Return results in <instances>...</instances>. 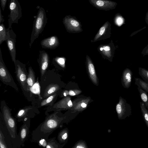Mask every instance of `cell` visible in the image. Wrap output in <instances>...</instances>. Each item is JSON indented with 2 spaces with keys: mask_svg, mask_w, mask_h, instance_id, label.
Instances as JSON below:
<instances>
[{
  "mask_svg": "<svg viewBox=\"0 0 148 148\" xmlns=\"http://www.w3.org/2000/svg\"><path fill=\"white\" fill-rule=\"evenodd\" d=\"M55 95V94H54L52 95H51L46 99L43 100L40 104L41 106H43L50 103L54 98Z\"/></svg>",
  "mask_w": 148,
  "mask_h": 148,
  "instance_id": "cell-24",
  "label": "cell"
},
{
  "mask_svg": "<svg viewBox=\"0 0 148 148\" xmlns=\"http://www.w3.org/2000/svg\"><path fill=\"white\" fill-rule=\"evenodd\" d=\"M63 23L69 32L79 33L83 31L81 22L75 16H65L63 18Z\"/></svg>",
  "mask_w": 148,
  "mask_h": 148,
  "instance_id": "cell-5",
  "label": "cell"
},
{
  "mask_svg": "<svg viewBox=\"0 0 148 148\" xmlns=\"http://www.w3.org/2000/svg\"><path fill=\"white\" fill-rule=\"evenodd\" d=\"M40 144L44 147H45L46 145V143L45 140L44 139H42L40 140Z\"/></svg>",
  "mask_w": 148,
  "mask_h": 148,
  "instance_id": "cell-32",
  "label": "cell"
},
{
  "mask_svg": "<svg viewBox=\"0 0 148 148\" xmlns=\"http://www.w3.org/2000/svg\"><path fill=\"white\" fill-rule=\"evenodd\" d=\"M111 25L110 23L107 21L100 27L97 33L94 37L93 41H97L107 32L110 30Z\"/></svg>",
  "mask_w": 148,
  "mask_h": 148,
  "instance_id": "cell-14",
  "label": "cell"
},
{
  "mask_svg": "<svg viewBox=\"0 0 148 148\" xmlns=\"http://www.w3.org/2000/svg\"><path fill=\"white\" fill-rule=\"evenodd\" d=\"M38 62L41 77L45 73L49 64V58L48 53L44 51H40Z\"/></svg>",
  "mask_w": 148,
  "mask_h": 148,
  "instance_id": "cell-9",
  "label": "cell"
},
{
  "mask_svg": "<svg viewBox=\"0 0 148 148\" xmlns=\"http://www.w3.org/2000/svg\"><path fill=\"white\" fill-rule=\"evenodd\" d=\"M146 108H147V110H148V106H147Z\"/></svg>",
  "mask_w": 148,
  "mask_h": 148,
  "instance_id": "cell-42",
  "label": "cell"
},
{
  "mask_svg": "<svg viewBox=\"0 0 148 148\" xmlns=\"http://www.w3.org/2000/svg\"><path fill=\"white\" fill-rule=\"evenodd\" d=\"M57 125V121L54 118L50 117L45 121L44 127L46 129H53L56 128Z\"/></svg>",
  "mask_w": 148,
  "mask_h": 148,
  "instance_id": "cell-16",
  "label": "cell"
},
{
  "mask_svg": "<svg viewBox=\"0 0 148 148\" xmlns=\"http://www.w3.org/2000/svg\"><path fill=\"white\" fill-rule=\"evenodd\" d=\"M24 112L25 111L23 110H20L18 113V116H21L23 114Z\"/></svg>",
  "mask_w": 148,
  "mask_h": 148,
  "instance_id": "cell-33",
  "label": "cell"
},
{
  "mask_svg": "<svg viewBox=\"0 0 148 148\" xmlns=\"http://www.w3.org/2000/svg\"><path fill=\"white\" fill-rule=\"evenodd\" d=\"M116 20H115V22L117 25H119L122 24V19H121V18H116Z\"/></svg>",
  "mask_w": 148,
  "mask_h": 148,
  "instance_id": "cell-29",
  "label": "cell"
},
{
  "mask_svg": "<svg viewBox=\"0 0 148 148\" xmlns=\"http://www.w3.org/2000/svg\"><path fill=\"white\" fill-rule=\"evenodd\" d=\"M3 114L7 127L13 132H15V124L14 120L12 117L9 110L6 107H4L3 108Z\"/></svg>",
  "mask_w": 148,
  "mask_h": 148,
  "instance_id": "cell-12",
  "label": "cell"
},
{
  "mask_svg": "<svg viewBox=\"0 0 148 148\" xmlns=\"http://www.w3.org/2000/svg\"><path fill=\"white\" fill-rule=\"evenodd\" d=\"M36 81L35 73L32 66H29L28 68V72L27 79L28 87L30 88L34 84Z\"/></svg>",
  "mask_w": 148,
  "mask_h": 148,
  "instance_id": "cell-15",
  "label": "cell"
},
{
  "mask_svg": "<svg viewBox=\"0 0 148 148\" xmlns=\"http://www.w3.org/2000/svg\"><path fill=\"white\" fill-rule=\"evenodd\" d=\"M40 44L42 48L54 49L59 44V40L56 36H50L42 40Z\"/></svg>",
  "mask_w": 148,
  "mask_h": 148,
  "instance_id": "cell-10",
  "label": "cell"
},
{
  "mask_svg": "<svg viewBox=\"0 0 148 148\" xmlns=\"http://www.w3.org/2000/svg\"><path fill=\"white\" fill-rule=\"evenodd\" d=\"M27 130L25 128H23L21 130V136L22 139H24L26 137Z\"/></svg>",
  "mask_w": 148,
  "mask_h": 148,
  "instance_id": "cell-26",
  "label": "cell"
},
{
  "mask_svg": "<svg viewBox=\"0 0 148 148\" xmlns=\"http://www.w3.org/2000/svg\"><path fill=\"white\" fill-rule=\"evenodd\" d=\"M15 66L16 76L17 80L23 88L26 90L28 87L27 79L28 73L26 68V64L18 60H16L14 62Z\"/></svg>",
  "mask_w": 148,
  "mask_h": 148,
  "instance_id": "cell-3",
  "label": "cell"
},
{
  "mask_svg": "<svg viewBox=\"0 0 148 148\" xmlns=\"http://www.w3.org/2000/svg\"><path fill=\"white\" fill-rule=\"evenodd\" d=\"M68 105L70 107H71L72 106L73 104L71 100H69V101L68 102Z\"/></svg>",
  "mask_w": 148,
  "mask_h": 148,
  "instance_id": "cell-38",
  "label": "cell"
},
{
  "mask_svg": "<svg viewBox=\"0 0 148 148\" xmlns=\"http://www.w3.org/2000/svg\"><path fill=\"white\" fill-rule=\"evenodd\" d=\"M7 29L4 24L2 23L0 24V45L7 39Z\"/></svg>",
  "mask_w": 148,
  "mask_h": 148,
  "instance_id": "cell-19",
  "label": "cell"
},
{
  "mask_svg": "<svg viewBox=\"0 0 148 148\" xmlns=\"http://www.w3.org/2000/svg\"><path fill=\"white\" fill-rule=\"evenodd\" d=\"M116 110L119 117L121 119L129 117L132 114V109L130 104L126 100L122 98L119 103L116 106Z\"/></svg>",
  "mask_w": 148,
  "mask_h": 148,
  "instance_id": "cell-7",
  "label": "cell"
},
{
  "mask_svg": "<svg viewBox=\"0 0 148 148\" xmlns=\"http://www.w3.org/2000/svg\"><path fill=\"white\" fill-rule=\"evenodd\" d=\"M69 94L71 96H74L75 95V93L72 90H70L69 92Z\"/></svg>",
  "mask_w": 148,
  "mask_h": 148,
  "instance_id": "cell-37",
  "label": "cell"
},
{
  "mask_svg": "<svg viewBox=\"0 0 148 148\" xmlns=\"http://www.w3.org/2000/svg\"><path fill=\"white\" fill-rule=\"evenodd\" d=\"M135 84L148 93V83L141 79L135 77Z\"/></svg>",
  "mask_w": 148,
  "mask_h": 148,
  "instance_id": "cell-21",
  "label": "cell"
},
{
  "mask_svg": "<svg viewBox=\"0 0 148 148\" xmlns=\"http://www.w3.org/2000/svg\"><path fill=\"white\" fill-rule=\"evenodd\" d=\"M3 17V16L2 14L1 8H0V24L3 23L5 21Z\"/></svg>",
  "mask_w": 148,
  "mask_h": 148,
  "instance_id": "cell-31",
  "label": "cell"
},
{
  "mask_svg": "<svg viewBox=\"0 0 148 148\" xmlns=\"http://www.w3.org/2000/svg\"><path fill=\"white\" fill-rule=\"evenodd\" d=\"M133 73L132 71L129 68H126L123 71L122 78L121 82L124 88H129L131 86Z\"/></svg>",
  "mask_w": 148,
  "mask_h": 148,
  "instance_id": "cell-11",
  "label": "cell"
},
{
  "mask_svg": "<svg viewBox=\"0 0 148 148\" xmlns=\"http://www.w3.org/2000/svg\"><path fill=\"white\" fill-rule=\"evenodd\" d=\"M86 63L89 76L92 81L95 84L97 82V78L94 65L90 58L86 56Z\"/></svg>",
  "mask_w": 148,
  "mask_h": 148,
  "instance_id": "cell-13",
  "label": "cell"
},
{
  "mask_svg": "<svg viewBox=\"0 0 148 148\" xmlns=\"http://www.w3.org/2000/svg\"><path fill=\"white\" fill-rule=\"evenodd\" d=\"M56 59V62L62 67L64 68L65 66V60L64 59L61 58H57Z\"/></svg>",
  "mask_w": 148,
  "mask_h": 148,
  "instance_id": "cell-25",
  "label": "cell"
},
{
  "mask_svg": "<svg viewBox=\"0 0 148 148\" xmlns=\"http://www.w3.org/2000/svg\"><path fill=\"white\" fill-rule=\"evenodd\" d=\"M7 29V38L5 40L12 61L14 62L16 60V35L12 29Z\"/></svg>",
  "mask_w": 148,
  "mask_h": 148,
  "instance_id": "cell-6",
  "label": "cell"
},
{
  "mask_svg": "<svg viewBox=\"0 0 148 148\" xmlns=\"http://www.w3.org/2000/svg\"><path fill=\"white\" fill-rule=\"evenodd\" d=\"M9 9L10 12L8 16V29H12L13 23H18V21L22 17V9L18 0L9 1Z\"/></svg>",
  "mask_w": 148,
  "mask_h": 148,
  "instance_id": "cell-2",
  "label": "cell"
},
{
  "mask_svg": "<svg viewBox=\"0 0 148 148\" xmlns=\"http://www.w3.org/2000/svg\"><path fill=\"white\" fill-rule=\"evenodd\" d=\"M0 79L4 84L18 89L12 76L10 74L3 61L0 48Z\"/></svg>",
  "mask_w": 148,
  "mask_h": 148,
  "instance_id": "cell-4",
  "label": "cell"
},
{
  "mask_svg": "<svg viewBox=\"0 0 148 148\" xmlns=\"http://www.w3.org/2000/svg\"><path fill=\"white\" fill-rule=\"evenodd\" d=\"M138 73L143 79L148 83V70L140 67L138 68Z\"/></svg>",
  "mask_w": 148,
  "mask_h": 148,
  "instance_id": "cell-22",
  "label": "cell"
},
{
  "mask_svg": "<svg viewBox=\"0 0 148 148\" xmlns=\"http://www.w3.org/2000/svg\"><path fill=\"white\" fill-rule=\"evenodd\" d=\"M141 53L143 56L148 55V45L143 49Z\"/></svg>",
  "mask_w": 148,
  "mask_h": 148,
  "instance_id": "cell-27",
  "label": "cell"
},
{
  "mask_svg": "<svg viewBox=\"0 0 148 148\" xmlns=\"http://www.w3.org/2000/svg\"><path fill=\"white\" fill-rule=\"evenodd\" d=\"M67 137V134L66 133H64L62 136V138L63 140L66 139Z\"/></svg>",
  "mask_w": 148,
  "mask_h": 148,
  "instance_id": "cell-36",
  "label": "cell"
},
{
  "mask_svg": "<svg viewBox=\"0 0 148 148\" xmlns=\"http://www.w3.org/2000/svg\"></svg>",
  "mask_w": 148,
  "mask_h": 148,
  "instance_id": "cell-43",
  "label": "cell"
},
{
  "mask_svg": "<svg viewBox=\"0 0 148 148\" xmlns=\"http://www.w3.org/2000/svg\"><path fill=\"white\" fill-rule=\"evenodd\" d=\"M59 86L57 84H51L46 88L44 93V97H46L52 94L58 90Z\"/></svg>",
  "mask_w": 148,
  "mask_h": 148,
  "instance_id": "cell-17",
  "label": "cell"
},
{
  "mask_svg": "<svg viewBox=\"0 0 148 148\" xmlns=\"http://www.w3.org/2000/svg\"><path fill=\"white\" fill-rule=\"evenodd\" d=\"M137 88L142 102L145 104L147 107L148 106V95L147 92L139 86H138Z\"/></svg>",
  "mask_w": 148,
  "mask_h": 148,
  "instance_id": "cell-20",
  "label": "cell"
},
{
  "mask_svg": "<svg viewBox=\"0 0 148 148\" xmlns=\"http://www.w3.org/2000/svg\"><path fill=\"white\" fill-rule=\"evenodd\" d=\"M99 50L105 56L110 58L112 56L110 47L108 45L102 46L99 48Z\"/></svg>",
  "mask_w": 148,
  "mask_h": 148,
  "instance_id": "cell-23",
  "label": "cell"
},
{
  "mask_svg": "<svg viewBox=\"0 0 148 148\" xmlns=\"http://www.w3.org/2000/svg\"><path fill=\"white\" fill-rule=\"evenodd\" d=\"M140 107L144 121L148 128V110L145 104L140 102Z\"/></svg>",
  "mask_w": 148,
  "mask_h": 148,
  "instance_id": "cell-18",
  "label": "cell"
},
{
  "mask_svg": "<svg viewBox=\"0 0 148 148\" xmlns=\"http://www.w3.org/2000/svg\"><path fill=\"white\" fill-rule=\"evenodd\" d=\"M94 7L99 10L108 11L114 9L117 3L109 0H88Z\"/></svg>",
  "mask_w": 148,
  "mask_h": 148,
  "instance_id": "cell-8",
  "label": "cell"
},
{
  "mask_svg": "<svg viewBox=\"0 0 148 148\" xmlns=\"http://www.w3.org/2000/svg\"><path fill=\"white\" fill-rule=\"evenodd\" d=\"M77 148H84V147H83L82 146H77V147H76Z\"/></svg>",
  "mask_w": 148,
  "mask_h": 148,
  "instance_id": "cell-40",
  "label": "cell"
},
{
  "mask_svg": "<svg viewBox=\"0 0 148 148\" xmlns=\"http://www.w3.org/2000/svg\"><path fill=\"white\" fill-rule=\"evenodd\" d=\"M145 21L148 26V11L147 12L146 14L145 17Z\"/></svg>",
  "mask_w": 148,
  "mask_h": 148,
  "instance_id": "cell-35",
  "label": "cell"
},
{
  "mask_svg": "<svg viewBox=\"0 0 148 148\" xmlns=\"http://www.w3.org/2000/svg\"><path fill=\"white\" fill-rule=\"evenodd\" d=\"M64 96H66V95L65 92H64Z\"/></svg>",
  "mask_w": 148,
  "mask_h": 148,
  "instance_id": "cell-41",
  "label": "cell"
},
{
  "mask_svg": "<svg viewBox=\"0 0 148 148\" xmlns=\"http://www.w3.org/2000/svg\"><path fill=\"white\" fill-rule=\"evenodd\" d=\"M2 136H1V133L0 134V147L1 148H6V147H5L4 142H3V139H2Z\"/></svg>",
  "mask_w": 148,
  "mask_h": 148,
  "instance_id": "cell-30",
  "label": "cell"
},
{
  "mask_svg": "<svg viewBox=\"0 0 148 148\" xmlns=\"http://www.w3.org/2000/svg\"><path fill=\"white\" fill-rule=\"evenodd\" d=\"M7 1V0H0L1 5L3 11L5 9Z\"/></svg>",
  "mask_w": 148,
  "mask_h": 148,
  "instance_id": "cell-28",
  "label": "cell"
},
{
  "mask_svg": "<svg viewBox=\"0 0 148 148\" xmlns=\"http://www.w3.org/2000/svg\"><path fill=\"white\" fill-rule=\"evenodd\" d=\"M145 28V27H144L143 28L141 29H139V30H138V31H135L134 32H133L131 34L130 36H133V35H135L137 33H138V32L140 31L141 30H142L143 29H144V28Z\"/></svg>",
  "mask_w": 148,
  "mask_h": 148,
  "instance_id": "cell-34",
  "label": "cell"
},
{
  "mask_svg": "<svg viewBox=\"0 0 148 148\" xmlns=\"http://www.w3.org/2000/svg\"><path fill=\"white\" fill-rule=\"evenodd\" d=\"M46 13L44 8L40 7L34 20L32 30L29 43L31 47L34 41L44 30L47 21Z\"/></svg>",
  "mask_w": 148,
  "mask_h": 148,
  "instance_id": "cell-1",
  "label": "cell"
},
{
  "mask_svg": "<svg viewBox=\"0 0 148 148\" xmlns=\"http://www.w3.org/2000/svg\"><path fill=\"white\" fill-rule=\"evenodd\" d=\"M81 106L82 108H84L86 106V104L84 103H82L81 104Z\"/></svg>",
  "mask_w": 148,
  "mask_h": 148,
  "instance_id": "cell-39",
  "label": "cell"
}]
</instances>
